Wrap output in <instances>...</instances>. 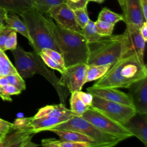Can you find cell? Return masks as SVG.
<instances>
[{
  "label": "cell",
  "instance_id": "1",
  "mask_svg": "<svg viewBox=\"0 0 147 147\" xmlns=\"http://www.w3.org/2000/svg\"><path fill=\"white\" fill-rule=\"evenodd\" d=\"M145 77L147 69L144 62L135 54L125 55L114 63L93 86L128 88L132 83Z\"/></svg>",
  "mask_w": 147,
  "mask_h": 147
},
{
  "label": "cell",
  "instance_id": "2",
  "mask_svg": "<svg viewBox=\"0 0 147 147\" xmlns=\"http://www.w3.org/2000/svg\"><path fill=\"white\" fill-rule=\"evenodd\" d=\"M45 18L60 50L65 67L79 63L87 64L89 48L83 35L80 32L58 25L49 17H45Z\"/></svg>",
  "mask_w": 147,
  "mask_h": 147
},
{
  "label": "cell",
  "instance_id": "3",
  "mask_svg": "<svg viewBox=\"0 0 147 147\" xmlns=\"http://www.w3.org/2000/svg\"><path fill=\"white\" fill-rule=\"evenodd\" d=\"M13 56L15 68L17 73L23 79L32 77L34 74H40L49 81L57 92L61 103L65 105L67 97L69 91L65 87L61 86L59 79L53 71H50L40 56L34 51L26 52L19 45L11 51Z\"/></svg>",
  "mask_w": 147,
  "mask_h": 147
},
{
  "label": "cell",
  "instance_id": "4",
  "mask_svg": "<svg viewBox=\"0 0 147 147\" xmlns=\"http://www.w3.org/2000/svg\"><path fill=\"white\" fill-rule=\"evenodd\" d=\"M88 48L87 65H112L128 51L126 35L124 32L105 36L97 42L88 43Z\"/></svg>",
  "mask_w": 147,
  "mask_h": 147
},
{
  "label": "cell",
  "instance_id": "5",
  "mask_svg": "<svg viewBox=\"0 0 147 147\" xmlns=\"http://www.w3.org/2000/svg\"><path fill=\"white\" fill-rule=\"evenodd\" d=\"M20 16L25 22L31 39L30 45L38 55L43 48H49L61 53L55 38L48 28L45 17L33 7Z\"/></svg>",
  "mask_w": 147,
  "mask_h": 147
},
{
  "label": "cell",
  "instance_id": "6",
  "mask_svg": "<svg viewBox=\"0 0 147 147\" xmlns=\"http://www.w3.org/2000/svg\"><path fill=\"white\" fill-rule=\"evenodd\" d=\"M50 129L79 131L93 139L94 146L96 147H112L124 140L121 137L100 131L82 117L73 116L65 122L47 129L45 131Z\"/></svg>",
  "mask_w": 147,
  "mask_h": 147
},
{
  "label": "cell",
  "instance_id": "7",
  "mask_svg": "<svg viewBox=\"0 0 147 147\" xmlns=\"http://www.w3.org/2000/svg\"><path fill=\"white\" fill-rule=\"evenodd\" d=\"M34 134L29 124V118H17L10 130L0 138V147L38 146L32 141Z\"/></svg>",
  "mask_w": 147,
  "mask_h": 147
},
{
  "label": "cell",
  "instance_id": "8",
  "mask_svg": "<svg viewBox=\"0 0 147 147\" xmlns=\"http://www.w3.org/2000/svg\"><path fill=\"white\" fill-rule=\"evenodd\" d=\"M92 95L91 107L123 126L136 113L133 107L109 101L95 95Z\"/></svg>",
  "mask_w": 147,
  "mask_h": 147
},
{
  "label": "cell",
  "instance_id": "9",
  "mask_svg": "<svg viewBox=\"0 0 147 147\" xmlns=\"http://www.w3.org/2000/svg\"><path fill=\"white\" fill-rule=\"evenodd\" d=\"M82 117L105 133L121 137L123 140L133 136L124 126L112 120L91 106L83 114Z\"/></svg>",
  "mask_w": 147,
  "mask_h": 147
},
{
  "label": "cell",
  "instance_id": "10",
  "mask_svg": "<svg viewBox=\"0 0 147 147\" xmlns=\"http://www.w3.org/2000/svg\"><path fill=\"white\" fill-rule=\"evenodd\" d=\"M87 67L88 65L86 63H79L66 67L61 73L59 83L71 93L80 91L86 83Z\"/></svg>",
  "mask_w": 147,
  "mask_h": 147
},
{
  "label": "cell",
  "instance_id": "11",
  "mask_svg": "<svg viewBox=\"0 0 147 147\" xmlns=\"http://www.w3.org/2000/svg\"><path fill=\"white\" fill-rule=\"evenodd\" d=\"M47 14L55 21L56 24L58 25L81 33V28L77 22L74 10L66 2L52 7Z\"/></svg>",
  "mask_w": 147,
  "mask_h": 147
},
{
  "label": "cell",
  "instance_id": "12",
  "mask_svg": "<svg viewBox=\"0 0 147 147\" xmlns=\"http://www.w3.org/2000/svg\"><path fill=\"white\" fill-rule=\"evenodd\" d=\"M128 88L136 112L147 114V77L134 82Z\"/></svg>",
  "mask_w": 147,
  "mask_h": 147
},
{
  "label": "cell",
  "instance_id": "13",
  "mask_svg": "<svg viewBox=\"0 0 147 147\" xmlns=\"http://www.w3.org/2000/svg\"><path fill=\"white\" fill-rule=\"evenodd\" d=\"M121 7L122 10V21L126 25L140 28L144 22H147L144 18L140 0H125Z\"/></svg>",
  "mask_w": 147,
  "mask_h": 147
},
{
  "label": "cell",
  "instance_id": "14",
  "mask_svg": "<svg viewBox=\"0 0 147 147\" xmlns=\"http://www.w3.org/2000/svg\"><path fill=\"white\" fill-rule=\"evenodd\" d=\"M88 92L104 99L133 107L131 98L128 94L111 87L91 86L87 88Z\"/></svg>",
  "mask_w": 147,
  "mask_h": 147
},
{
  "label": "cell",
  "instance_id": "15",
  "mask_svg": "<svg viewBox=\"0 0 147 147\" xmlns=\"http://www.w3.org/2000/svg\"><path fill=\"white\" fill-rule=\"evenodd\" d=\"M125 33L128 45V51L126 55L135 54L141 61L144 62V55L146 42L141 34L140 28L132 25H126Z\"/></svg>",
  "mask_w": 147,
  "mask_h": 147
},
{
  "label": "cell",
  "instance_id": "16",
  "mask_svg": "<svg viewBox=\"0 0 147 147\" xmlns=\"http://www.w3.org/2000/svg\"><path fill=\"white\" fill-rule=\"evenodd\" d=\"M123 126L147 146V114L136 113Z\"/></svg>",
  "mask_w": 147,
  "mask_h": 147
},
{
  "label": "cell",
  "instance_id": "17",
  "mask_svg": "<svg viewBox=\"0 0 147 147\" xmlns=\"http://www.w3.org/2000/svg\"><path fill=\"white\" fill-rule=\"evenodd\" d=\"M72 117H63L60 118L42 117L40 118H29V124L35 134L38 133L52 126L57 125L67 121Z\"/></svg>",
  "mask_w": 147,
  "mask_h": 147
},
{
  "label": "cell",
  "instance_id": "18",
  "mask_svg": "<svg viewBox=\"0 0 147 147\" xmlns=\"http://www.w3.org/2000/svg\"><path fill=\"white\" fill-rule=\"evenodd\" d=\"M73 116L70 109H67L65 105L61 103L59 105H47L40 108L33 117L40 118L42 117H49L60 118L63 117H72Z\"/></svg>",
  "mask_w": 147,
  "mask_h": 147
},
{
  "label": "cell",
  "instance_id": "19",
  "mask_svg": "<svg viewBox=\"0 0 147 147\" xmlns=\"http://www.w3.org/2000/svg\"><path fill=\"white\" fill-rule=\"evenodd\" d=\"M49 131L57 134L61 141L86 142L90 143L91 147L94 146V141L93 139L79 131L57 129H50Z\"/></svg>",
  "mask_w": 147,
  "mask_h": 147
},
{
  "label": "cell",
  "instance_id": "20",
  "mask_svg": "<svg viewBox=\"0 0 147 147\" xmlns=\"http://www.w3.org/2000/svg\"><path fill=\"white\" fill-rule=\"evenodd\" d=\"M0 6L20 16L33 7L31 0H0Z\"/></svg>",
  "mask_w": 147,
  "mask_h": 147
},
{
  "label": "cell",
  "instance_id": "21",
  "mask_svg": "<svg viewBox=\"0 0 147 147\" xmlns=\"http://www.w3.org/2000/svg\"><path fill=\"white\" fill-rule=\"evenodd\" d=\"M6 25L13 29L17 33H20L28 39L29 43L31 42V39L27 27L24 21L21 20L17 14L13 12H8L6 19Z\"/></svg>",
  "mask_w": 147,
  "mask_h": 147
},
{
  "label": "cell",
  "instance_id": "22",
  "mask_svg": "<svg viewBox=\"0 0 147 147\" xmlns=\"http://www.w3.org/2000/svg\"><path fill=\"white\" fill-rule=\"evenodd\" d=\"M111 66L110 64L88 65L86 83L100 79L108 71Z\"/></svg>",
  "mask_w": 147,
  "mask_h": 147
},
{
  "label": "cell",
  "instance_id": "23",
  "mask_svg": "<svg viewBox=\"0 0 147 147\" xmlns=\"http://www.w3.org/2000/svg\"><path fill=\"white\" fill-rule=\"evenodd\" d=\"M81 33L85 37L88 43L97 42L105 37L98 33L95 25V22L90 20L87 24L81 29Z\"/></svg>",
  "mask_w": 147,
  "mask_h": 147
},
{
  "label": "cell",
  "instance_id": "24",
  "mask_svg": "<svg viewBox=\"0 0 147 147\" xmlns=\"http://www.w3.org/2000/svg\"><path fill=\"white\" fill-rule=\"evenodd\" d=\"M69 102L70 110L74 116L82 117L83 114L90 107L86 105L79 98L77 91L71 93Z\"/></svg>",
  "mask_w": 147,
  "mask_h": 147
},
{
  "label": "cell",
  "instance_id": "25",
  "mask_svg": "<svg viewBox=\"0 0 147 147\" xmlns=\"http://www.w3.org/2000/svg\"><path fill=\"white\" fill-rule=\"evenodd\" d=\"M66 0H31L33 7L41 13H47L53 6L65 2Z\"/></svg>",
  "mask_w": 147,
  "mask_h": 147
},
{
  "label": "cell",
  "instance_id": "26",
  "mask_svg": "<svg viewBox=\"0 0 147 147\" xmlns=\"http://www.w3.org/2000/svg\"><path fill=\"white\" fill-rule=\"evenodd\" d=\"M98 20L115 25L117 22L123 20V17L122 14L116 13L107 7H104L100 11Z\"/></svg>",
  "mask_w": 147,
  "mask_h": 147
},
{
  "label": "cell",
  "instance_id": "27",
  "mask_svg": "<svg viewBox=\"0 0 147 147\" xmlns=\"http://www.w3.org/2000/svg\"><path fill=\"white\" fill-rule=\"evenodd\" d=\"M0 72L2 76H6L10 74L17 73L15 67L4 51L0 50Z\"/></svg>",
  "mask_w": 147,
  "mask_h": 147
},
{
  "label": "cell",
  "instance_id": "28",
  "mask_svg": "<svg viewBox=\"0 0 147 147\" xmlns=\"http://www.w3.org/2000/svg\"><path fill=\"white\" fill-rule=\"evenodd\" d=\"M95 25L98 33L103 36L111 35L115 26L114 24L98 20L95 22Z\"/></svg>",
  "mask_w": 147,
  "mask_h": 147
},
{
  "label": "cell",
  "instance_id": "29",
  "mask_svg": "<svg viewBox=\"0 0 147 147\" xmlns=\"http://www.w3.org/2000/svg\"><path fill=\"white\" fill-rule=\"evenodd\" d=\"M77 22L80 28H83L90 20L87 7L78 8L74 10Z\"/></svg>",
  "mask_w": 147,
  "mask_h": 147
},
{
  "label": "cell",
  "instance_id": "30",
  "mask_svg": "<svg viewBox=\"0 0 147 147\" xmlns=\"http://www.w3.org/2000/svg\"><path fill=\"white\" fill-rule=\"evenodd\" d=\"M9 84H10L21 91L26 89L25 82L23 78H22L18 73L10 74L6 76Z\"/></svg>",
  "mask_w": 147,
  "mask_h": 147
},
{
  "label": "cell",
  "instance_id": "31",
  "mask_svg": "<svg viewBox=\"0 0 147 147\" xmlns=\"http://www.w3.org/2000/svg\"><path fill=\"white\" fill-rule=\"evenodd\" d=\"M40 52L44 53L59 65L64 68H65L63 56L59 52L49 48H43L41 49Z\"/></svg>",
  "mask_w": 147,
  "mask_h": 147
},
{
  "label": "cell",
  "instance_id": "32",
  "mask_svg": "<svg viewBox=\"0 0 147 147\" xmlns=\"http://www.w3.org/2000/svg\"><path fill=\"white\" fill-rule=\"evenodd\" d=\"M38 55L40 56L41 59L42 60V61L46 64V65H47L49 68H51L53 69L57 70L59 72H60V73H62L64 71L65 68H64L62 66H61L60 65H59L58 63H57L56 62H55V61L52 60L50 57H49L48 56H47L44 53H43L42 52H40Z\"/></svg>",
  "mask_w": 147,
  "mask_h": 147
},
{
  "label": "cell",
  "instance_id": "33",
  "mask_svg": "<svg viewBox=\"0 0 147 147\" xmlns=\"http://www.w3.org/2000/svg\"><path fill=\"white\" fill-rule=\"evenodd\" d=\"M17 45V35L15 30H13L8 36L4 44V51L14 49Z\"/></svg>",
  "mask_w": 147,
  "mask_h": 147
},
{
  "label": "cell",
  "instance_id": "34",
  "mask_svg": "<svg viewBox=\"0 0 147 147\" xmlns=\"http://www.w3.org/2000/svg\"><path fill=\"white\" fill-rule=\"evenodd\" d=\"M14 30L7 25L0 26V50L4 51V44L9 34Z\"/></svg>",
  "mask_w": 147,
  "mask_h": 147
},
{
  "label": "cell",
  "instance_id": "35",
  "mask_svg": "<svg viewBox=\"0 0 147 147\" xmlns=\"http://www.w3.org/2000/svg\"><path fill=\"white\" fill-rule=\"evenodd\" d=\"M58 147H91V144L86 142L61 141L60 140Z\"/></svg>",
  "mask_w": 147,
  "mask_h": 147
},
{
  "label": "cell",
  "instance_id": "36",
  "mask_svg": "<svg viewBox=\"0 0 147 147\" xmlns=\"http://www.w3.org/2000/svg\"><path fill=\"white\" fill-rule=\"evenodd\" d=\"M78 95L81 100L87 106L91 107L92 105L93 95L89 92H84L80 91H77Z\"/></svg>",
  "mask_w": 147,
  "mask_h": 147
},
{
  "label": "cell",
  "instance_id": "37",
  "mask_svg": "<svg viewBox=\"0 0 147 147\" xmlns=\"http://www.w3.org/2000/svg\"><path fill=\"white\" fill-rule=\"evenodd\" d=\"M65 2L73 10L87 7L88 4L87 0H66Z\"/></svg>",
  "mask_w": 147,
  "mask_h": 147
},
{
  "label": "cell",
  "instance_id": "38",
  "mask_svg": "<svg viewBox=\"0 0 147 147\" xmlns=\"http://www.w3.org/2000/svg\"><path fill=\"white\" fill-rule=\"evenodd\" d=\"M12 125L13 123H10L0 118V138L10 130Z\"/></svg>",
  "mask_w": 147,
  "mask_h": 147
},
{
  "label": "cell",
  "instance_id": "39",
  "mask_svg": "<svg viewBox=\"0 0 147 147\" xmlns=\"http://www.w3.org/2000/svg\"><path fill=\"white\" fill-rule=\"evenodd\" d=\"M3 88L5 92L8 94L10 95H18L21 93L22 91L17 88L16 87L10 84H7L5 86H3Z\"/></svg>",
  "mask_w": 147,
  "mask_h": 147
},
{
  "label": "cell",
  "instance_id": "40",
  "mask_svg": "<svg viewBox=\"0 0 147 147\" xmlns=\"http://www.w3.org/2000/svg\"><path fill=\"white\" fill-rule=\"evenodd\" d=\"M59 142L60 140L55 138L44 139L41 141L42 146L48 147H58Z\"/></svg>",
  "mask_w": 147,
  "mask_h": 147
},
{
  "label": "cell",
  "instance_id": "41",
  "mask_svg": "<svg viewBox=\"0 0 147 147\" xmlns=\"http://www.w3.org/2000/svg\"><path fill=\"white\" fill-rule=\"evenodd\" d=\"M8 12L6 9L0 6V26L6 25V19Z\"/></svg>",
  "mask_w": 147,
  "mask_h": 147
},
{
  "label": "cell",
  "instance_id": "42",
  "mask_svg": "<svg viewBox=\"0 0 147 147\" xmlns=\"http://www.w3.org/2000/svg\"><path fill=\"white\" fill-rule=\"evenodd\" d=\"M0 98L5 101H8V102L12 101V99L10 97V95L7 94L4 90L3 87L1 86H0Z\"/></svg>",
  "mask_w": 147,
  "mask_h": 147
},
{
  "label": "cell",
  "instance_id": "43",
  "mask_svg": "<svg viewBox=\"0 0 147 147\" xmlns=\"http://www.w3.org/2000/svg\"><path fill=\"white\" fill-rule=\"evenodd\" d=\"M140 2L144 18L147 21V0H140Z\"/></svg>",
  "mask_w": 147,
  "mask_h": 147
},
{
  "label": "cell",
  "instance_id": "44",
  "mask_svg": "<svg viewBox=\"0 0 147 147\" xmlns=\"http://www.w3.org/2000/svg\"><path fill=\"white\" fill-rule=\"evenodd\" d=\"M141 34L144 38L145 42L147 41V22H144L142 26L140 28Z\"/></svg>",
  "mask_w": 147,
  "mask_h": 147
},
{
  "label": "cell",
  "instance_id": "45",
  "mask_svg": "<svg viewBox=\"0 0 147 147\" xmlns=\"http://www.w3.org/2000/svg\"><path fill=\"white\" fill-rule=\"evenodd\" d=\"M8 83H8L7 79L6 76H2L0 77V86H2V87L5 86L6 84H7Z\"/></svg>",
  "mask_w": 147,
  "mask_h": 147
},
{
  "label": "cell",
  "instance_id": "46",
  "mask_svg": "<svg viewBox=\"0 0 147 147\" xmlns=\"http://www.w3.org/2000/svg\"><path fill=\"white\" fill-rule=\"evenodd\" d=\"M90 1H93V2H95L98 3H102L105 1V0H87L88 3Z\"/></svg>",
  "mask_w": 147,
  "mask_h": 147
},
{
  "label": "cell",
  "instance_id": "47",
  "mask_svg": "<svg viewBox=\"0 0 147 147\" xmlns=\"http://www.w3.org/2000/svg\"><path fill=\"white\" fill-rule=\"evenodd\" d=\"M118 1V3H119V4L120 5V6H121V7L123 5V3H124V1H125V0H117Z\"/></svg>",
  "mask_w": 147,
  "mask_h": 147
},
{
  "label": "cell",
  "instance_id": "48",
  "mask_svg": "<svg viewBox=\"0 0 147 147\" xmlns=\"http://www.w3.org/2000/svg\"><path fill=\"white\" fill-rule=\"evenodd\" d=\"M1 76H2V75H1V72H0V77Z\"/></svg>",
  "mask_w": 147,
  "mask_h": 147
}]
</instances>
